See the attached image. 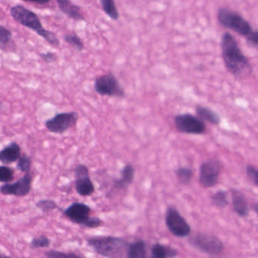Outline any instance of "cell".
Segmentation results:
<instances>
[{
	"label": "cell",
	"mask_w": 258,
	"mask_h": 258,
	"mask_svg": "<svg viewBox=\"0 0 258 258\" xmlns=\"http://www.w3.org/2000/svg\"><path fill=\"white\" fill-rule=\"evenodd\" d=\"M221 51L225 67L233 76H241L250 69L248 59L230 33L225 32L222 36Z\"/></svg>",
	"instance_id": "obj_1"
},
{
	"label": "cell",
	"mask_w": 258,
	"mask_h": 258,
	"mask_svg": "<svg viewBox=\"0 0 258 258\" xmlns=\"http://www.w3.org/2000/svg\"><path fill=\"white\" fill-rule=\"evenodd\" d=\"M10 16L20 25L32 30L36 34L43 37L51 46H59V40L55 33L45 29L38 16L34 12L25 8L24 6L16 5L10 9Z\"/></svg>",
	"instance_id": "obj_2"
},
{
	"label": "cell",
	"mask_w": 258,
	"mask_h": 258,
	"mask_svg": "<svg viewBox=\"0 0 258 258\" xmlns=\"http://www.w3.org/2000/svg\"><path fill=\"white\" fill-rule=\"evenodd\" d=\"M87 244L96 253L108 258H123L127 253L128 244L122 238L111 236L90 237Z\"/></svg>",
	"instance_id": "obj_3"
},
{
	"label": "cell",
	"mask_w": 258,
	"mask_h": 258,
	"mask_svg": "<svg viewBox=\"0 0 258 258\" xmlns=\"http://www.w3.org/2000/svg\"><path fill=\"white\" fill-rule=\"evenodd\" d=\"M217 20L222 26L232 30L246 39L248 38L254 31L250 24L241 15L229 9L220 8L217 13Z\"/></svg>",
	"instance_id": "obj_4"
},
{
	"label": "cell",
	"mask_w": 258,
	"mask_h": 258,
	"mask_svg": "<svg viewBox=\"0 0 258 258\" xmlns=\"http://www.w3.org/2000/svg\"><path fill=\"white\" fill-rule=\"evenodd\" d=\"M91 209L88 205L81 202H73L63 211L64 215L72 223L88 228H96L101 225L97 217H90Z\"/></svg>",
	"instance_id": "obj_5"
},
{
	"label": "cell",
	"mask_w": 258,
	"mask_h": 258,
	"mask_svg": "<svg viewBox=\"0 0 258 258\" xmlns=\"http://www.w3.org/2000/svg\"><path fill=\"white\" fill-rule=\"evenodd\" d=\"M79 114L75 111L58 113L45 122L48 131L55 134H63L76 125Z\"/></svg>",
	"instance_id": "obj_6"
},
{
	"label": "cell",
	"mask_w": 258,
	"mask_h": 258,
	"mask_svg": "<svg viewBox=\"0 0 258 258\" xmlns=\"http://www.w3.org/2000/svg\"><path fill=\"white\" fill-rule=\"evenodd\" d=\"M94 89L98 94L102 96L123 97L124 91L118 81L112 73H107L96 78Z\"/></svg>",
	"instance_id": "obj_7"
},
{
	"label": "cell",
	"mask_w": 258,
	"mask_h": 258,
	"mask_svg": "<svg viewBox=\"0 0 258 258\" xmlns=\"http://www.w3.org/2000/svg\"><path fill=\"white\" fill-rule=\"evenodd\" d=\"M175 126L181 133L200 135L206 131L205 122L191 114H178L174 118Z\"/></svg>",
	"instance_id": "obj_8"
},
{
	"label": "cell",
	"mask_w": 258,
	"mask_h": 258,
	"mask_svg": "<svg viewBox=\"0 0 258 258\" xmlns=\"http://www.w3.org/2000/svg\"><path fill=\"white\" fill-rule=\"evenodd\" d=\"M33 176L31 173H25L19 180L13 183H6L0 186V193L4 196L25 197L32 188Z\"/></svg>",
	"instance_id": "obj_9"
},
{
	"label": "cell",
	"mask_w": 258,
	"mask_h": 258,
	"mask_svg": "<svg viewBox=\"0 0 258 258\" xmlns=\"http://www.w3.org/2000/svg\"><path fill=\"white\" fill-rule=\"evenodd\" d=\"M221 168V163L217 160H208L204 162L200 168V183L204 187L214 186L218 181Z\"/></svg>",
	"instance_id": "obj_10"
},
{
	"label": "cell",
	"mask_w": 258,
	"mask_h": 258,
	"mask_svg": "<svg viewBox=\"0 0 258 258\" xmlns=\"http://www.w3.org/2000/svg\"><path fill=\"white\" fill-rule=\"evenodd\" d=\"M75 188L81 196H90L94 192L95 187L90 177L89 169L84 164H78L75 170Z\"/></svg>",
	"instance_id": "obj_11"
},
{
	"label": "cell",
	"mask_w": 258,
	"mask_h": 258,
	"mask_svg": "<svg viewBox=\"0 0 258 258\" xmlns=\"http://www.w3.org/2000/svg\"><path fill=\"white\" fill-rule=\"evenodd\" d=\"M166 223L170 232L178 237L189 235L190 229L187 222L175 208H169L166 214Z\"/></svg>",
	"instance_id": "obj_12"
},
{
	"label": "cell",
	"mask_w": 258,
	"mask_h": 258,
	"mask_svg": "<svg viewBox=\"0 0 258 258\" xmlns=\"http://www.w3.org/2000/svg\"><path fill=\"white\" fill-rule=\"evenodd\" d=\"M192 244L200 250L211 254H217L223 250V244L218 238L206 234H199L195 237Z\"/></svg>",
	"instance_id": "obj_13"
},
{
	"label": "cell",
	"mask_w": 258,
	"mask_h": 258,
	"mask_svg": "<svg viewBox=\"0 0 258 258\" xmlns=\"http://www.w3.org/2000/svg\"><path fill=\"white\" fill-rule=\"evenodd\" d=\"M22 156V149L16 142L9 144L0 151V161L4 164H10L19 161Z\"/></svg>",
	"instance_id": "obj_14"
},
{
	"label": "cell",
	"mask_w": 258,
	"mask_h": 258,
	"mask_svg": "<svg viewBox=\"0 0 258 258\" xmlns=\"http://www.w3.org/2000/svg\"><path fill=\"white\" fill-rule=\"evenodd\" d=\"M58 9L61 13L75 21H84L81 9L69 0H57Z\"/></svg>",
	"instance_id": "obj_15"
},
{
	"label": "cell",
	"mask_w": 258,
	"mask_h": 258,
	"mask_svg": "<svg viewBox=\"0 0 258 258\" xmlns=\"http://www.w3.org/2000/svg\"><path fill=\"white\" fill-rule=\"evenodd\" d=\"M196 114L202 121L209 122L213 125L220 124L221 118L215 111L202 105H197L196 108Z\"/></svg>",
	"instance_id": "obj_16"
},
{
	"label": "cell",
	"mask_w": 258,
	"mask_h": 258,
	"mask_svg": "<svg viewBox=\"0 0 258 258\" xmlns=\"http://www.w3.org/2000/svg\"><path fill=\"white\" fill-rule=\"evenodd\" d=\"M232 205L234 210L239 216H247L248 213L247 202L244 195L241 191L233 190L232 191Z\"/></svg>",
	"instance_id": "obj_17"
},
{
	"label": "cell",
	"mask_w": 258,
	"mask_h": 258,
	"mask_svg": "<svg viewBox=\"0 0 258 258\" xmlns=\"http://www.w3.org/2000/svg\"><path fill=\"white\" fill-rule=\"evenodd\" d=\"M128 258H148L144 241H137L128 247Z\"/></svg>",
	"instance_id": "obj_18"
},
{
	"label": "cell",
	"mask_w": 258,
	"mask_h": 258,
	"mask_svg": "<svg viewBox=\"0 0 258 258\" xmlns=\"http://www.w3.org/2000/svg\"><path fill=\"white\" fill-rule=\"evenodd\" d=\"M152 253V258L173 257L176 255V251L174 249L159 244H156L153 246Z\"/></svg>",
	"instance_id": "obj_19"
},
{
	"label": "cell",
	"mask_w": 258,
	"mask_h": 258,
	"mask_svg": "<svg viewBox=\"0 0 258 258\" xmlns=\"http://www.w3.org/2000/svg\"><path fill=\"white\" fill-rule=\"evenodd\" d=\"M13 33L6 27L0 25V50H8L10 44L13 43Z\"/></svg>",
	"instance_id": "obj_20"
},
{
	"label": "cell",
	"mask_w": 258,
	"mask_h": 258,
	"mask_svg": "<svg viewBox=\"0 0 258 258\" xmlns=\"http://www.w3.org/2000/svg\"><path fill=\"white\" fill-rule=\"evenodd\" d=\"M101 5L105 14L114 21L119 19V13L113 0H101Z\"/></svg>",
	"instance_id": "obj_21"
},
{
	"label": "cell",
	"mask_w": 258,
	"mask_h": 258,
	"mask_svg": "<svg viewBox=\"0 0 258 258\" xmlns=\"http://www.w3.org/2000/svg\"><path fill=\"white\" fill-rule=\"evenodd\" d=\"M134 177V168L132 165L125 166L121 172V178L117 182L119 187H125L132 182Z\"/></svg>",
	"instance_id": "obj_22"
},
{
	"label": "cell",
	"mask_w": 258,
	"mask_h": 258,
	"mask_svg": "<svg viewBox=\"0 0 258 258\" xmlns=\"http://www.w3.org/2000/svg\"><path fill=\"white\" fill-rule=\"evenodd\" d=\"M64 41L70 45L75 50L81 52L84 49V44L81 39L75 33L66 34L64 36Z\"/></svg>",
	"instance_id": "obj_23"
},
{
	"label": "cell",
	"mask_w": 258,
	"mask_h": 258,
	"mask_svg": "<svg viewBox=\"0 0 258 258\" xmlns=\"http://www.w3.org/2000/svg\"><path fill=\"white\" fill-rule=\"evenodd\" d=\"M45 256L47 258H86L82 255L73 252H63L57 250H49L45 252Z\"/></svg>",
	"instance_id": "obj_24"
},
{
	"label": "cell",
	"mask_w": 258,
	"mask_h": 258,
	"mask_svg": "<svg viewBox=\"0 0 258 258\" xmlns=\"http://www.w3.org/2000/svg\"><path fill=\"white\" fill-rule=\"evenodd\" d=\"M36 206L44 213L51 212V211H55L58 208L55 202L49 200V199H42V200L38 201L36 203Z\"/></svg>",
	"instance_id": "obj_25"
},
{
	"label": "cell",
	"mask_w": 258,
	"mask_h": 258,
	"mask_svg": "<svg viewBox=\"0 0 258 258\" xmlns=\"http://www.w3.org/2000/svg\"><path fill=\"white\" fill-rule=\"evenodd\" d=\"M15 170L7 166H0V182L9 183L14 179Z\"/></svg>",
	"instance_id": "obj_26"
},
{
	"label": "cell",
	"mask_w": 258,
	"mask_h": 258,
	"mask_svg": "<svg viewBox=\"0 0 258 258\" xmlns=\"http://www.w3.org/2000/svg\"><path fill=\"white\" fill-rule=\"evenodd\" d=\"M50 243V239L48 237L41 235L33 238L32 241L30 243V246L33 249L43 248V247H49Z\"/></svg>",
	"instance_id": "obj_27"
},
{
	"label": "cell",
	"mask_w": 258,
	"mask_h": 258,
	"mask_svg": "<svg viewBox=\"0 0 258 258\" xmlns=\"http://www.w3.org/2000/svg\"><path fill=\"white\" fill-rule=\"evenodd\" d=\"M17 168L22 173H28L31 168V159L29 156L24 154L19 158L17 163Z\"/></svg>",
	"instance_id": "obj_28"
},
{
	"label": "cell",
	"mask_w": 258,
	"mask_h": 258,
	"mask_svg": "<svg viewBox=\"0 0 258 258\" xmlns=\"http://www.w3.org/2000/svg\"><path fill=\"white\" fill-rule=\"evenodd\" d=\"M176 176L179 182L184 184L188 183L192 176V170L188 167H180L176 171Z\"/></svg>",
	"instance_id": "obj_29"
},
{
	"label": "cell",
	"mask_w": 258,
	"mask_h": 258,
	"mask_svg": "<svg viewBox=\"0 0 258 258\" xmlns=\"http://www.w3.org/2000/svg\"><path fill=\"white\" fill-rule=\"evenodd\" d=\"M213 202L217 206L223 208L228 204L227 194L226 191H220L213 196Z\"/></svg>",
	"instance_id": "obj_30"
},
{
	"label": "cell",
	"mask_w": 258,
	"mask_h": 258,
	"mask_svg": "<svg viewBox=\"0 0 258 258\" xmlns=\"http://www.w3.org/2000/svg\"><path fill=\"white\" fill-rule=\"evenodd\" d=\"M40 56L44 62L48 63V64L55 62V61H56L57 58H58L56 53H54V52H52L40 53Z\"/></svg>",
	"instance_id": "obj_31"
},
{
	"label": "cell",
	"mask_w": 258,
	"mask_h": 258,
	"mask_svg": "<svg viewBox=\"0 0 258 258\" xmlns=\"http://www.w3.org/2000/svg\"><path fill=\"white\" fill-rule=\"evenodd\" d=\"M247 173L249 177L251 179L252 181H253L255 185H257L258 173L256 167H253V166H248V167H247Z\"/></svg>",
	"instance_id": "obj_32"
},
{
	"label": "cell",
	"mask_w": 258,
	"mask_h": 258,
	"mask_svg": "<svg viewBox=\"0 0 258 258\" xmlns=\"http://www.w3.org/2000/svg\"><path fill=\"white\" fill-rule=\"evenodd\" d=\"M31 3L34 4H37V5H46L49 4V1H31Z\"/></svg>",
	"instance_id": "obj_33"
},
{
	"label": "cell",
	"mask_w": 258,
	"mask_h": 258,
	"mask_svg": "<svg viewBox=\"0 0 258 258\" xmlns=\"http://www.w3.org/2000/svg\"><path fill=\"white\" fill-rule=\"evenodd\" d=\"M0 258H13L10 256H7V255L3 254V253H0Z\"/></svg>",
	"instance_id": "obj_34"
},
{
	"label": "cell",
	"mask_w": 258,
	"mask_h": 258,
	"mask_svg": "<svg viewBox=\"0 0 258 258\" xmlns=\"http://www.w3.org/2000/svg\"><path fill=\"white\" fill-rule=\"evenodd\" d=\"M1 105H2V102H0V107H1Z\"/></svg>",
	"instance_id": "obj_35"
}]
</instances>
